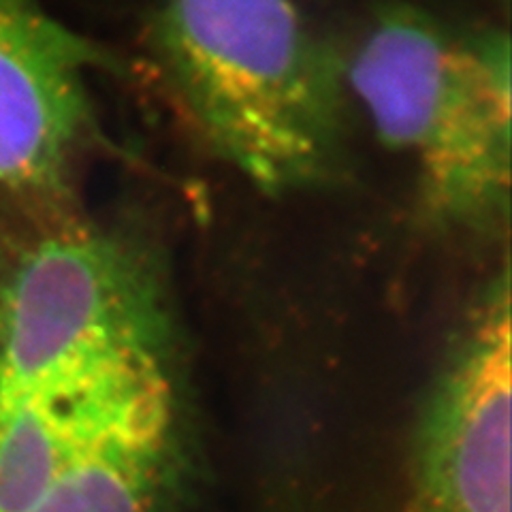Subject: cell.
Returning a JSON list of instances; mask_svg holds the SVG:
<instances>
[{
  "instance_id": "obj_2",
  "label": "cell",
  "mask_w": 512,
  "mask_h": 512,
  "mask_svg": "<svg viewBox=\"0 0 512 512\" xmlns=\"http://www.w3.org/2000/svg\"><path fill=\"white\" fill-rule=\"evenodd\" d=\"M148 43L192 131L254 188L293 195L346 173L344 56L295 0H158Z\"/></svg>"
},
{
  "instance_id": "obj_5",
  "label": "cell",
  "mask_w": 512,
  "mask_h": 512,
  "mask_svg": "<svg viewBox=\"0 0 512 512\" xmlns=\"http://www.w3.org/2000/svg\"><path fill=\"white\" fill-rule=\"evenodd\" d=\"M510 269L448 348L414 440L416 512H510Z\"/></svg>"
},
{
  "instance_id": "obj_3",
  "label": "cell",
  "mask_w": 512,
  "mask_h": 512,
  "mask_svg": "<svg viewBox=\"0 0 512 512\" xmlns=\"http://www.w3.org/2000/svg\"><path fill=\"white\" fill-rule=\"evenodd\" d=\"M510 37L459 35L414 5H387L344 56L350 101L376 137L408 154L423 218L498 233L510 218Z\"/></svg>"
},
{
  "instance_id": "obj_1",
  "label": "cell",
  "mask_w": 512,
  "mask_h": 512,
  "mask_svg": "<svg viewBox=\"0 0 512 512\" xmlns=\"http://www.w3.org/2000/svg\"><path fill=\"white\" fill-rule=\"evenodd\" d=\"M188 466L167 280L137 288L58 355L0 372V512H173Z\"/></svg>"
},
{
  "instance_id": "obj_4",
  "label": "cell",
  "mask_w": 512,
  "mask_h": 512,
  "mask_svg": "<svg viewBox=\"0 0 512 512\" xmlns=\"http://www.w3.org/2000/svg\"><path fill=\"white\" fill-rule=\"evenodd\" d=\"M109 67L35 0H0V218L73 205L94 131L88 75Z\"/></svg>"
}]
</instances>
